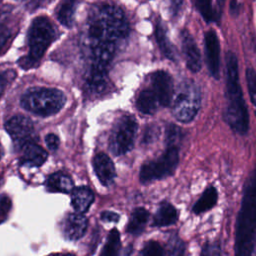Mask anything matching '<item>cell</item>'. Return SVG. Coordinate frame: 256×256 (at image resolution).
<instances>
[{"label": "cell", "instance_id": "obj_1", "mask_svg": "<svg viewBox=\"0 0 256 256\" xmlns=\"http://www.w3.org/2000/svg\"><path fill=\"white\" fill-rule=\"evenodd\" d=\"M129 34V24L123 10L110 3L91 6L87 22V37L91 49L90 77L106 79L107 66L111 62L119 41Z\"/></svg>", "mask_w": 256, "mask_h": 256}, {"label": "cell", "instance_id": "obj_2", "mask_svg": "<svg viewBox=\"0 0 256 256\" xmlns=\"http://www.w3.org/2000/svg\"><path fill=\"white\" fill-rule=\"evenodd\" d=\"M226 106L224 119L230 128L240 135L249 129V114L239 84L238 60L236 55L229 51L226 54Z\"/></svg>", "mask_w": 256, "mask_h": 256}, {"label": "cell", "instance_id": "obj_3", "mask_svg": "<svg viewBox=\"0 0 256 256\" xmlns=\"http://www.w3.org/2000/svg\"><path fill=\"white\" fill-rule=\"evenodd\" d=\"M256 248V165L246 183L235 234L237 255L253 254Z\"/></svg>", "mask_w": 256, "mask_h": 256}, {"label": "cell", "instance_id": "obj_4", "mask_svg": "<svg viewBox=\"0 0 256 256\" xmlns=\"http://www.w3.org/2000/svg\"><path fill=\"white\" fill-rule=\"evenodd\" d=\"M66 102L64 93L54 88L34 87L21 97V106L33 114L46 117L59 112Z\"/></svg>", "mask_w": 256, "mask_h": 256}, {"label": "cell", "instance_id": "obj_5", "mask_svg": "<svg viewBox=\"0 0 256 256\" xmlns=\"http://www.w3.org/2000/svg\"><path fill=\"white\" fill-rule=\"evenodd\" d=\"M201 104L198 85L192 80L182 81L173 104V115L180 122L188 123L197 115Z\"/></svg>", "mask_w": 256, "mask_h": 256}, {"label": "cell", "instance_id": "obj_6", "mask_svg": "<svg viewBox=\"0 0 256 256\" xmlns=\"http://www.w3.org/2000/svg\"><path fill=\"white\" fill-rule=\"evenodd\" d=\"M56 31L50 20L45 16L35 18L29 28L28 44L30 62H37L54 41Z\"/></svg>", "mask_w": 256, "mask_h": 256}, {"label": "cell", "instance_id": "obj_7", "mask_svg": "<svg viewBox=\"0 0 256 256\" xmlns=\"http://www.w3.org/2000/svg\"><path fill=\"white\" fill-rule=\"evenodd\" d=\"M179 162L177 146H168L166 151L156 160L145 163L140 170V181L142 183L159 180L174 173Z\"/></svg>", "mask_w": 256, "mask_h": 256}, {"label": "cell", "instance_id": "obj_8", "mask_svg": "<svg viewBox=\"0 0 256 256\" xmlns=\"http://www.w3.org/2000/svg\"><path fill=\"white\" fill-rule=\"evenodd\" d=\"M137 131V122L131 115L122 116L114 125L109 147L111 152L116 155H123L133 148L134 139Z\"/></svg>", "mask_w": 256, "mask_h": 256}, {"label": "cell", "instance_id": "obj_9", "mask_svg": "<svg viewBox=\"0 0 256 256\" xmlns=\"http://www.w3.org/2000/svg\"><path fill=\"white\" fill-rule=\"evenodd\" d=\"M205 56L210 75L216 80L220 73V43L217 33L214 30H208L204 36Z\"/></svg>", "mask_w": 256, "mask_h": 256}, {"label": "cell", "instance_id": "obj_10", "mask_svg": "<svg viewBox=\"0 0 256 256\" xmlns=\"http://www.w3.org/2000/svg\"><path fill=\"white\" fill-rule=\"evenodd\" d=\"M151 82L153 91L162 106H169L174 93L173 80L170 74L166 71L159 70L152 74Z\"/></svg>", "mask_w": 256, "mask_h": 256}, {"label": "cell", "instance_id": "obj_11", "mask_svg": "<svg viewBox=\"0 0 256 256\" xmlns=\"http://www.w3.org/2000/svg\"><path fill=\"white\" fill-rule=\"evenodd\" d=\"M5 129L15 142L27 143L33 133V123L26 116L16 115L5 123Z\"/></svg>", "mask_w": 256, "mask_h": 256}, {"label": "cell", "instance_id": "obj_12", "mask_svg": "<svg viewBox=\"0 0 256 256\" xmlns=\"http://www.w3.org/2000/svg\"><path fill=\"white\" fill-rule=\"evenodd\" d=\"M181 38V46L182 51L185 56L186 66L191 72H198L201 69V54L199 48L193 38V36L189 33L188 30L184 29L180 34Z\"/></svg>", "mask_w": 256, "mask_h": 256}, {"label": "cell", "instance_id": "obj_13", "mask_svg": "<svg viewBox=\"0 0 256 256\" xmlns=\"http://www.w3.org/2000/svg\"><path fill=\"white\" fill-rule=\"evenodd\" d=\"M93 167L99 181L103 185H110L114 181L116 177L115 167L112 160L106 154H97L93 159Z\"/></svg>", "mask_w": 256, "mask_h": 256}, {"label": "cell", "instance_id": "obj_14", "mask_svg": "<svg viewBox=\"0 0 256 256\" xmlns=\"http://www.w3.org/2000/svg\"><path fill=\"white\" fill-rule=\"evenodd\" d=\"M87 225L88 222L83 213L69 214L64 222V234L69 240H78L85 234Z\"/></svg>", "mask_w": 256, "mask_h": 256}, {"label": "cell", "instance_id": "obj_15", "mask_svg": "<svg viewBox=\"0 0 256 256\" xmlns=\"http://www.w3.org/2000/svg\"><path fill=\"white\" fill-rule=\"evenodd\" d=\"M47 157V152L41 146L32 142H27L23 145L20 162L24 165L39 167L45 163Z\"/></svg>", "mask_w": 256, "mask_h": 256}, {"label": "cell", "instance_id": "obj_16", "mask_svg": "<svg viewBox=\"0 0 256 256\" xmlns=\"http://www.w3.org/2000/svg\"><path fill=\"white\" fill-rule=\"evenodd\" d=\"M94 194L88 187H77L72 190L71 204L75 212L85 213L93 203Z\"/></svg>", "mask_w": 256, "mask_h": 256}, {"label": "cell", "instance_id": "obj_17", "mask_svg": "<svg viewBox=\"0 0 256 256\" xmlns=\"http://www.w3.org/2000/svg\"><path fill=\"white\" fill-rule=\"evenodd\" d=\"M47 190L50 192H60L69 193L74 189L72 179L61 172H56L51 174L46 181Z\"/></svg>", "mask_w": 256, "mask_h": 256}, {"label": "cell", "instance_id": "obj_18", "mask_svg": "<svg viewBox=\"0 0 256 256\" xmlns=\"http://www.w3.org/2000/svg\"><path fill=\"white\" fill-rule=\"evenodd\" d=\"M78 3L79 0H61L59 3L56 9V16L63 26L67 28L72 27Z\"/></svg>", "mask_w": 256, "mask_h": 256}, {"label": "cell", "instance_id": "obj_19", "mask_svg": "<svg viewBox=\"0 0 256 256\" xmlns=\"http://www.w3.org/2000/svg\"><path fill=\"white\" fill-rule=\"evenodd\" d=\"M155 38L162 54L168 59L172 61H176L175 49L172 43L169 41V38L167 37L166 29L160 20H158L155 25Z\"/></svg>", "mask_w": 256, "mask_h": 256}, {"label": "cell", "instance_id": "obj_20", "mask_svg": "<svg viewBox=\"0 0 256 256\" xmlns=\"http://www.w3.org/2000/svg\"><path fill=\"white\" fill-rule=\"evenodd\" d=\"M178 219V212L170 203H163L156 212L153 225L154 226H168L174 224Z\"/></svg>", "mask_w": 256, "mask_h": 256}, {"label": "cell", "instance_id": "obj_21", "mask_svg": "<svg viewBox=\"0 0 256 256\" xmlns=\"http://www.w3.org/2000/svg\"><path fill=\"white\" fill-rule=\"evenodd\" d=\"M158 99L154 93V91L151 90H143L140 92L137 101L136 106L138 110L144 114H153L157 110L158 106Z\"/></svg>", "mask_w": 256, "mask_h": 256}, {"label": "cell", "instance_id": "obj_22", "mask_svg": "<svg viewBox=\"0 0 256 256\" xmlns=\"http://www.w3.org/2000/svg\"><path fill=\"white\" fill-rule=\"evenodd\" d=\"M148 218H149V212L145 208H142V207L136 208L131 215V219L127 227V232L133 235L140 234L144 230L146 223L148 221Z\"/></svg>", "mask_w": 256, "mask_h": 256}, {"label": "cell", "instance_id": "obj_23", "mask_svg": "<svg viewBox=\"0 0 256 256\" xmlns=\"http://www.w3.org/2000/svg\"><path fill=\"white\" fill-rule=\"evenodd\" d=\"M217 190L215 189V187L210 186L208 187L203 194L201 195V197L197 200V202L193 205V212L196 214H200L203 213L207 210H210L217 202Z\"/></svg>", "mask_w": 256, "mask_h": 256}, {"label": "cell", "instance_id": "obj_24", "mask_svg": "<svg viewBox=\"0 0 256 256\" xmlns=\"http://www.w3.org/2000/svg\"><path fill=\"white\" fill-rule=\"evenodd\" d=\"M194 5L207 23L219 21L220 12L213 7L212 0H194Z\"/></svg>", "mask_w": 256, "mask_h": 256}, {"label": "cell", "instance_id": "obj_25", "mask_svg": "<svg viewBox=\"0 0 256 256\" xmlns=\"http://www.w3.org/2000/svg\"><path fill=\"white\" fill-rule=\"evenodd\" d=\"M120 247V236L116 229H112L108 235L107 242L101 252L102 256H113L118 253Z\"/></svg>", "mask_w": 256, "mask_h": 256}, {"label": "cell", "instance_id": "obj_26", "mask_svg": "<svg viewBox=\"0 0 256 256\" xmlns=\"http://www.w3.org/2000/svg\"><path fill=\"white\" fill-rule=\"evenodd\" d=\"M246 80H247L250 99L253 106L255 107V114H256V72L253 68L246 69Z\"/></svg>", "mask_w": 256, "mask_h": 256}, {"label": "cell", "instance_id": "obj_27", "mask_svg": "<svg viewBox=\"0 0 256 256\" xmlns=\"http://www.w3.org/2000/svg\"><path fill=\"white\" fill-rule=\"evenodd\" d=\"M166 144L168 146H177L181 139V131L174 124H169L166 128Z\"/></svg>", "mask_w": 256, "mask_h": 256}, {"label": "cell", "instance_id": "obj_28", "mask_svg": "<svg viewBox=\"0 0 256 256\" xmlns=\"http://www.w3.org/2000/svg\"><path fill=\"white\" fill-rule=\"evenodd\" d=\"M142 255L146 256H161L164 254V250L161 245L156 241H149L141 251Z\"/></svg>", "mask_w": 256, "mask_h": 256}, {"label": "cell", "instance_id": "obj_29", "mask_svg": "<svg viewBox=\"0 0 256 256\" xmlns=\"http://www.w3.org/2000/svg\"><path fill=\"white\" fill-rule=\"evenodd\" d=\"M184 243L181 241V239L174 237L169 240L168 244V254L171 255H179L183 254L184 252Z\"/></svg>", "mask_w": 256, "mask_h": 256}, {"label": "cell", "instance_id": "obj_30", "mask_svg": "<svg viewBox=\"0 0 256 256\" xmlns=\"http://www.w3.org/2000/svg\"><path fill=\"white\" fill-rule=\"evenodd\" d=\"M11 208V200L6 195H0V221L4 220Z\"/></svg>", "mask_w": 256, "mask_h": 256}, {"label": "cell", "instance_id": "obj_31", "mask_svg": "<svg viewBox=\"0 0 256 256\" xmlns=\"http://www.w3.org/2000/svg\"><path fill=\"white\" fill-rule=\"evenodd\" d=\"M45 142L51 151H56L59 147V138L55 134H47L45 137Z\"/></svg>", "mask_w": 256, "mask_h": 256}, {"label": "cell", "instance_id": "obj_32", "mask_svg": "<svg viewBox=\"0 0 256 256\" xmlns=\"http://www.w3.org/2000/svg\"><path fill=\"white\" fill-rule=\"evenodd\" d=\"M169 1V10L173 16H177L184 4L183 0H168Z\"/></svg>", "mask_w": 256, "mask_h": 256}, {"label": "cell", "instance_id": "obj_33", "mask_svg": "<svg viewBox=\"0 0 256 256\" xmlns=\"http://www.w3.org/2000/svg\"><path fill=\"white\" fill-rule=\"evenodd\" d=\"M201 254L202 255H218V254H220V249L216 245L207 244L206 246L203 247Z\"/></svg>", "mask_w": 256, "mask_h": 256}, {"label": "cell", "instance_id": "obj_34", "mask_svg": "<svg viewBox=\"0 0 256 256\" xmlns=\"http://www.w3.org/2000/svg\"><path fill=\"white\" fill-rule=\"evenodd\" d=\"M100 218H101L103 221L116 222V221H118V219H119V215L116 214V213H114V212H111V211H104V212L101 213Z\"/></svg>", "mask_w": 256, "mask_h": 256}, {"label": "cell", "instance_id": "obj_35", "mask_svg": "<svg viewBox=\"0 0 256 256\" xmlns=\"http://www.w3.org/2000/svg\"><path fill=\"white\" fill-rule=\"evenodd\" d=\"M229 10H230L231 15H233V16L238 15V13L240 11V4H239V2L237 0H231L230 6H229Z\"/></svg>", "mask_w": 256, "mask_h": 256}, {"label": "cell", "instance_id": "obj_36", "mask_svg": "<svg viewBox=\"0 0 256 256\" xmlns=\"http://www.w3.org/2000/svg\"><path fill=\"white\" fill-rule=\"evenodd\" d=\"M8 36H9V32L6 29V27H4L3 25H0V46H2L4 44V42L6 41Z\"/></svg>", "mask_w": 256, "mask_h": 256}, {"label": "cell", "instance_id": "obj_37", "mask_svg": "<svg viewBox=\"0 0 256 256\" xmlns=\"http://www.w3.org/2000/svg\"><path fill=\"white\" fill-rule=\"evenodd\" d=\"M16 1L21 2V3L25 4L26 6H29V7H33V8H35V7H37V6L40 4V2H41L42 0H16Z\"/></svg>", "mask_w": 256, "mask_h": 256}, {"label": "cell", "instance_id": "obj_38", "mask_svg": "<svg viewBox=\"0 0 256 256\" xmlns=\"http://www.w3.org/2000/svg\"><path fill=\"white\" fill-rule=\"evenodd\" d=\"M5 84H6V78H5L4 75L0 74V96L3 93V91H4Z\"/></svg>", "mask_w": 256, "mask_h": 256}, {"label": "cell", "instance_id": "obj_39", "mask_svg": "<svg viewBox=\"0 0 256 256\" xmlns=\"http://www.w3.org/2000/svg\"><path fill=\"white\" fill-rule=\"evenodd\" d=\"M218 1V4L219 5H222L224 2H225V0H217Z\"/></svg>", "mask_w": 256, "mask_h": 256}, {"label": "cell", "instance_id": "obj_40", "mask_svg": "<svg viewBox=\"0 0 256 256\" xmlns=\"http://www.w3.org/2000/svg\"><path fill=\"white\" fill-rule=\"evenodd\" d=\"M2 155H3V151H2V147H1V145H0V159H1Z\"/></svg>", "mask_w": 256, "mask_h": 256}]
</instances>
